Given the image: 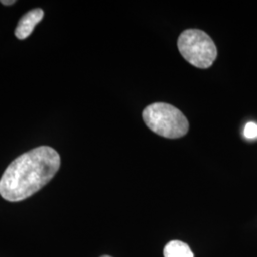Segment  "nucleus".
<instances>
[{
  "mask_svg": "<svg viewBox=\"0 0 257 257\" xmlns=\"http://www.w3.org/2000/svg\"><path fill=\"white\" fill-rule=\"evenodd\" d=\"M60 168V156L53 148L41 146L19 156L0 179V194L10 202L29 198L49 183Z\"/></svg>",
  "mask_w": 257,
  "mask_h": 257,
  "instance_id": "1",
  "label": "nucleus"
},
{
  "mask_svg": "<svg viewBox=\"0 0 257 257\" xmlns=\"http://www.w3.org/2000/svg\"><path fill=\"white\" fill-rule=\"evenodd\" d=\"M177 46L184 58L194 67L207 69L217 56V49L209 35L197 29L184 31L177 41Z\"/></svg>",
  "mask_w": 257,
  "mask_h": 257,
  "instance_id": "3",
  "label": "nucleus"
},
{
  "mask_svg": "<svg viewBox=\"0 0 257 257\" xmlns=\"http://www.w3.org/2000/svg\"><path fill=\"white\" fill-rule=\"evenodd\" d=\"M101 257H111V256H109V255H103V256H101Z\"/></svg>",
  "mask_w": 257,
  "mask_h": 257,
  "instance_id": "8",
  "label": "nucleus"
},
{
  "mask_svg": "<svg viewBox=\"0 0 257 257\" xmlns=\"http://www.w3.org/2000/svg\"><path fill=\"white\" fill-rule=\"evenodd\" d=\"M142 116L148 128L163 138H182L189 131V121L182 111L168 103L156 102L149 105Z\"/></svg>",
  "mask_w": 257,
  "mask_h": 257,
  "instance_id": "2",
  "label": "nucleus"
},
{
  "mask_svg": "<svg viewBox=\"0 0 257 257\" xmlns=\"http://www.w3.org/2000/svg\"><path fill=\"white\" fill-rule=\"evenodd\" d=\"M0 2H1L3 5H6V6H7V5H12V4H15V3H16V1H15V0H11V1H7V0H6V1H5V0H1Z\"/></svg>",
  "mask_w": 257,
  "mask_h": 257,
  "instance_id": "7",
  "label": "nucleus"
},
{
  "mask_svg": "<svg viewBox=\"0 0 257 257\" xmlns=\"http://www.w3.org/2000/svg\"><path fill=\"white\" fill-rule=\"evenodd\" d=\"M43 17L44 12L42 9L37 8L29 11L27 14H25L19 20L18 27L15 32L16 37L21 40L30 37L35 27L42 20Z\"/></svg>",
  "mask_w": 257,
  "mask_h": 257,
  "instance_id": "4",
  "label": "nucleus"
},
{
  "mask_svg": "<svg viewBox=\"0 0 257 257\" xmlns=\"http://www.w3.org/2000/svg\"><path fill=\"white\" fill-rule=\"evenodd\" d=\"M244 137L248 139L257 138V124L254 122H248L244 128Z\"/></svg>",
  "mask_w": 257,
  "mask_h": 257,
  "instance_id": "6",
  "label": "nucleus"
},
{
  "mask_svg": "<svg viewBox=\"0 0 257 257\" xmlns=\"http://www.w3.org/2000/svg\"><path fill=\"white\" fill-rule=\"evenodd\" d=\"M164 257H194L188 244L179 240L169 242L164 248Z\"/></svg>",
  "mask_w": 257,
  "mask_h": 257,
  "instance_id": "5",
  "label": "nucleus"
}]
</instances>
